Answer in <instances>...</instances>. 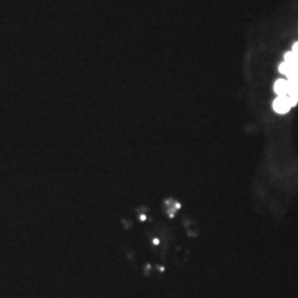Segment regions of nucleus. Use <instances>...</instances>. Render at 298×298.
I'll use <instances>...</instances> for the list:
<instances>
[{
	"label": "nucleus",
	"mask_w": 298,
	"mask_h": 298,
	"mask_svg": "<svg viewBox=\"0 0 298 298\" xmlns=\"http://www.w3.org/2000/svg\"><path fill=\"white\" fill-rule=\"evenodd\" d=\"M297 104V100L291 98L289 95H279L273 102V109L277 113H286L290 110L291 106H294Z\"/></svg>",
	"instance_id": "obj_1"
},
{
	"label": "nucleus",
	"mask_w": 298,
	"mask_h": 298,
	"mask_svg": "<svg viewBox=\"0 0 298 298\" xmlns=\"http://www.w3.org/2000/svg\"><path fill=\"white\" fill-rule=\"evenodd\" d=\"M287 88H289V80L287 79H279L275 83V91L277 95H286L287 94Z\"/></svg>",
	"instance_id": "obj_2"
}]
</instances>
